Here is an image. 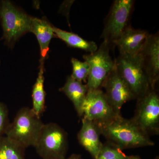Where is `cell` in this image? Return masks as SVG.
<instances>
[{"label":"cell","mask_w":159,"mask_h":159,"mask_svg":"<svg viewBox=\"0 0 159 159\" xmlns=\"http://www.w3.org/2000/svg\"><path fill=\"white\" fill-rule=\"evenodd\" d=\"M149 35L146 30L128 26L114 44L117 46L120 54L137 55L142 51Z\"/></svg>","instance_id":"7c38bea8"},{"label":"cell","mask_w":159,"mask_h":159,"mask_svg":"<svg viewBox=\"0 0 159 159\" xmlns=\"http://www.w3.org/2000/svg\"><path fill=\"white\" fill-rule=\"evenodd\" d=\"M25 149L6 136L0 139V159H25Z\"/></svg>","instance_id":"ac0fdd59"},{"label":"cell","mask_w":159,"mask_h":159,"mask_svg":"<svg viewBox=\"0 0 159 159\" xmlns=\"http://www.w3.org/2000/svg\"><path fill=\"white\" fill-rule=\"evenodd\" d=\"M44 61H40V70L36 82L32 89V110L38 116L41 117L44 111L45 92L44 88Z\"/></svg>","instance_id":"e0dca14e"},{"label":"cell","mask_w":159,"mask_h":159,"mask_svg":"<svg viewBox=\"0 0 159 159\" xmlns=\"http://www.w3.org/2000/svg\"><path fill=\"white\" fill-rule=\"evenodd\" d=\"M133 121L145 134L159 133V97L155 90H151L137 99L135 114Z\"/></svg>","instance_id":"52a82bcc"},{"label":"cell","mask_w":159,"mask_h":159,"mask_svg":"<svg viewBox=\"0 0 159 159\" xmlns=\"http://www.w3.org/2000/svg\"><path fill=\"white\" fill-rule=\"evenodd\" d=\"M32 17L10 1H1L0 21L3 29L2 39L7 45L12 47L23 34L30 32Z\"/></svg>","instance_id":"277c9868"},{"label":"cell","mask_w":159,"mask_h":159,"mask_svg":"<svg viewBox=\"0 0 159 159\" xmlns=\"http://www.w3.org/2000/svg\"><path fill=\"white\" fill-rule=\"evenodd\" d=\"M107 101L114 111L120 114V111L124 103L135 97L124 81L115 66L113 70L107 77L102 84Z\"/></svg>","instance_id":"30bf717a"},{"label":"cell","mask_w":159,"mask_h":159,"mask_svg":"<svg viewBox=\"0 0 159 159\" xmlns=\"http://www.w3.org/2000/svg\"><path fill=\"white\" fill-rule=\"evenodd\" d=\"M99 134L97 125L93 122L82 118V126L77 138L80 144L94 159H97L103 145L99 139Z\"/></svg>","instance_id":"4fadbf2b"},{"label":"cell","mask_w":159,"mask_h":159,"mask_svg":"<svg viewBox=\"0 0 159 159\" xmlns=\"http://www.w3.org/2000/svg\"><path fill=\"white\" fill-rule=\"evenodd\" d=\"M110 44L103 41L98 49L83 56L89 66L86 84L89 90L101 89L107 77L115 68V61L110 54Z\"/></svg>","instance_id":"8992f818"},{"label":"cell","mask_w":159,"mask_h":159,"mask_svg":"<svg viewBox=\"0 0 159 159\" xmlns=\"http://www.w3.org/2000/svg\"><path fill=\"white\" fill-rule=\"evenodd\" d=\"M129 157L120 148L107 142L103 144L96 159H127Z\"/></svg>","instance_id":"ffe728a7"},{"label":"cell","mask_w":159,"mask_h":159,"mask_svg":"<svg viewBox=\"0 0 159 159\" xmlns=\"http://www.w3.org/2000/svg\"><path fill=\"white\" fill-rule=\"evenodd\" d=\"M65 159H83L82 157L79 154H73L71 155L68 158Z\"/></svg>","instance_id":"7402d4cb"},{"label":"cell","mask_w":159,"mask_h":159,"mask_svg":"<svg viewBox=\"0 0 159 159\" xmlns=\"http://www.w3.org/2000/svg\"><path fill=\"white\" fill-rule=\"evenodd\" d=\"M73 72L71 77L81 82L87 83L89 74V66L86 61H81L75 58L71 59Z\"/></svg>","instance_id":"d6986e66"},{"label":"cell","mask_w":159,"mask_h":159,"mask_svg":"<svg viewBox=\"0 0 159 159\" xmlns=\"http://www.w3.org/2000/svg\"><path fill=\"white\" fill-rule=\"evenodd\" d=\"M134 3L133 0L114 1L101 35L110 45L114 44L128 27Z\"/></svg>","instance_id":"ba28073f"},{"label":"cell","mask_w":159,"mask_h":159,"mask_svg":"<svg viewBox=\"0 0 159 159\" xmlns=\"http://www.w3.org/2000/svg\"><path fill=\"white\" fill-rule=\"evenodd\" d=\"M9 124L8 109L4 103L0 102V139L6 134Z\"/></svg>","instance_id":"44dd1931"},{"label":"cell","mask_w":159,"mask_h":159,"mask_svg":"<svg viewBox=\"0 0 159 159\" xmlns=\"http://www.w3.org/2000/svg\"><path fill=\"white\" fill-rule=\"evenodd\" d=\"M127 159H141V158L138 156H131L129 157Z\"/></svg>","instance_id":"603a6c76"},{"label":"cell","mask_w":159,"mask_h":159,"mask_svg":"<svg viewBox=\"0 0 159 159\" xmlns=\"http://www.w3.org/2000/svg\"><path fill=\"white\" fill-rule=\"evenodd\" d=\"M60 91L64 93L71 100L78 116L82 117L83 104L89 91L87 84H83L70 76Z\"/></svg>","instance_id":"9a60e30c"},{"label":"cell","mask_w":159,"mask_h":159,"mask_svg":"<svg viewBox=\"0 0 159 159\" xmlns=\"http://www.w3.org/2000/svg\"><path fill=\"white\" fill-rule=\"evenodd\" d=\"M155 159H159V157H157Z\"/></svg>","instance_id":"cb8c5ba5"},{"label":"cell","mask_w":159,"mask_h":159,"mask_svg":"<svg viewBox=\"0 0 159 159\" xmlns=\"http://www.w3.org/2000/svg\"><path fill=\"white\" fill-rule=\"evenodd\" d=\"M96 125L99 133L105 137L107 142L121 150L154 145L149 135L132 119H125L121 115L106 123Z\"/></svg>","instance_id":"6da1fadb"},{"label":"cell","mask_w":159,"mask_h":159,"mask_svg":"<svg viewBox=\"0 0 159 159\" xmlns=\"http://www.w3.org/2000/svg\"><path fill=\"white\" fill-rule=\"evenodd\" d=\"M34 147L43 159H65L67 134L56 123L44 124Z\"/></svg>","instance_id":"5b68a950"},{"label":"cell","mask_w":159,"mask_h":159,"mask_svg":"<svg viewBox=\"0 0 159 159\" xmlns=\"http://www.w3.org/2000/svg\"><path fill=\"white\" fill-rule=\"evenodd\" d=\"M35 34L40 46L41 60L44 61L48 55L49 45L54 33L53 26L46 20L32 17L31 31Z\"/></svg>","instance_id":"5bb4252c"},{"label":"cell","mask_w":159,"mask_h":159,"mask_svg":"<svg viewBox=\"0 0 159 159\" xmlns=\"http://www.w3.org/2000/svg\"><path fill=\"white\" fill-rule=\"evenodd\" d=\"M82 112L83 118L96 125L106 123L120 115L114 111L101 89L88 91L83 104Z\"/></svg>","instance_id":"9c48e42d"},{"label":"cell","mask_w":159,"mask_h":159,"mask_svg":"<svg viewBox=\"0 0 159 159\" xmlns=\"http://www.w3.org/2000/svg\"><path fill=\"white\" fill-rule=\"evenodd\" d=\"M44 125L32 109L23 107L10 123L5 136L26 148L34 146Z\"/></svg>","instance_id":"7a4b0ae2"},{"label":"cell","mask_w":159,"mask_h":159,"mask_svg":"<svg viewBox=\"0 0 159 159\" xmlns=\"http://www.w3.org/2000/svg\"><path fill=\"white\" fill-rule=\"evenodd\" d=\"M116 67L135 99L145 96L152 89L140 53L135 55L120 54L115 60Z\"/></svg>","instance_id":"3957f363"},{"label":"cell","mask_w":159,"mask_h":159,"mask_svg":"<svg viewBox=\"0 0 159 159\" xmlns=\"http://www.w3.org/2000/svg\"><path fill=\"white\" fill-rule=\"evenodd\" d=\"M53 30L54 35L72 48L81 49L90 53L95 52L98 48L96 43L84 39L77 34L64 31L54 26Z\"/></svg>","instance_id":"2e32d148"},{"label":"cell","mask_w":159,"mask_h":159,"mask_svg":"<svg viewBox=\"0 0 159 159\" xmlns=\"http://www.w3.org/2000/svg\"><path fill=\"white\" fill-rule=\"evenodd\" d=\"M142 64L151 88L155 90L159 79V36L149 34L140 52Z\"/></svg>","instance_id":"8fae6325"}]
</instances>
